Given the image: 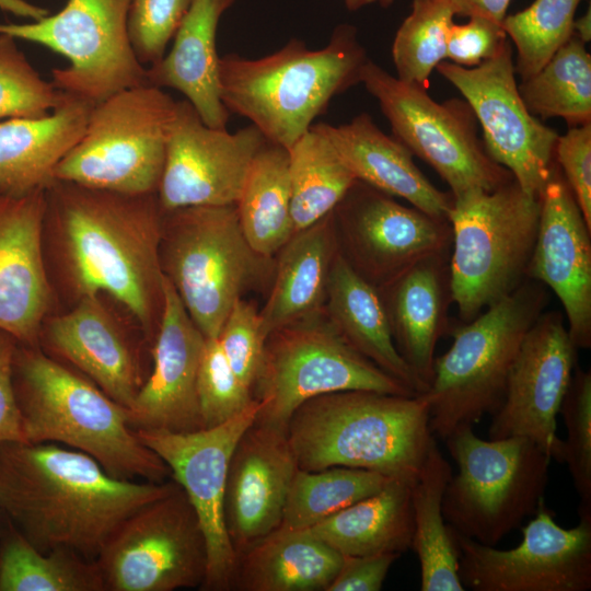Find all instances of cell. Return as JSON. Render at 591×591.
<instances>
[{
  "instance_id": "cell-1",
  "label": "cell",
  "mask_w": 591,
  "mask_h": 591,
  "mask_svg": "<svg viewBox=\"0 0 591 591\" xmlns=\"http://www.w3.org/2000/svg\"><path fill=\"white\" fill-rule=\"evenodd\" d=\"M44 230L57 266L79 300L107 293L151 337L163 306L157 194L125 195L56 179L46 189Z\"/></svg>"
},
{
  "instance_id": "cell-2",
  "label": "cell",
  "mask_w": 591,
  "mask_h": 591,
  "mask_svg": "<svg viewBox=\"0 0 591 591\" xmlns=\"http://www.w3.org/2000/svg\"><path fill=\"white\" fill-rule=\"evenodd\" d=\"M173 485L114 477L54 442H0V514L44 553L66 548L95 560L127 518Z\"/></svg>"
},
{
  "instance_id": "cell-3",
  "label": "cell",
  "mask_w": 591,
  "mask_h": 591,
  "mask_svg": "<svg viewBox=\"0 0 591 591\" xmlns=\"http://www.w3.org/2000/svg\"><path fill=\"white\" fill-rule=\"evenodd\" d=\"M12 385L25 442L81 451L121 479L171 477L169 466L129 427L127 409L39 346L16 344Z\"/></svg>"
},
{
  "instance_id": "cell-4",
  "label": "cell",
  "mask_w": 591,
  "mask_h": 591,
  "mask_svg": "<svg viewBox=\"0 0 591 591\" xmlns=\"http://www.w3.org/2000/svg\"><path fill=\"white\" fill-rule=\"evenodd\" d=\"M298 467L368 470L414 483L436 440L424 394L339 391L300 405L286 426Z\"/></svg>"
},
{
  "instance_id": "cell-5",
  "label": "cell",
  "mask_w": 591,
  "mask_h": 591,
  "mask_svg": "<svg viewBox=\"0 0 591 591\" xmlns=\"http://www.w3.org/2000/svg\"><path fill=\"white\" fill-rule=\"evenodd\" d=\"M368 60L350 24H339L321 49L292 38L257 59L224 55L219 59L221 101L230 114L251 120L267 142L288 150L334 96L361 83Z\"/></svg>"
},
{
  "instance_id": "cell-6",
  "label": "cell",
  "mask_w": 591,
  "mask_h": 591,
  "mask_svg": "<svg viewBox=\"0 0 591 591\" xmlns=\"http://www.w3.org/2000/svg\"><path fill=\"white\" fill-rule=\"evenodd\" d=\"M547 301L546 287L526 278L472 321L449 329L452 344L434 358L422 393L434 437L444 440L457 427L474 426L498 409L514 358Z\"/></svg>"
},
{
  "instance_id": "cell-7",
  "label": "cell",
  "mask_w": 591,
  "mask_h": 591,
  "mask_svg": "<svg viewBox=\"0 0 591 591\" xmlns=\"http://www.w3.org/2000/svg\"><path fill=\"white\" fill-rule=\"evenodd\" d=\"M161 266L193 322L217 338L236 300L274 273L241 228L235 205L164 211Z\"/></svg>"
},
{
  "instance_id": "cell-8",
  "label": "cell",
  "mask_w": 591,
  "mask_h": 591,
  "mask_svg": "<svg viewBox=\"0 0 591 591\" xmlns=\"http://www.w3.org/2000/svg\"><path fill=\"white\" fill-rule=\"evenodd\" d=\"M540 210V197L525 193L515 179L490 192L453 196L448 215L450 282L452 302L464 323L526 279Z\"/></svg>"
},
{
  "instance_id": "cell-9",
  "label": "cell",
  "mask_w": 591,
  "mask_h": 591,
  "mask_svg": "<svg viewBox=\"0 0 591 591\" xmlns=\"http://www.w3.org/2000/svg\"><path fill=\"white\" fill-rule=\"evenodd\" d=\"M444 441L457 466L443 495L444 520L459 534L496 546L536 512L552 457L526 438L485 440L470 425Z\"/></svg>"
},
{
  "instance_id": "cell-10",
  "label": "cell",
  "mask_w": 591,
  "mask_h": 591,
  "mask_svg": "<svg viewBox=\"0 0 591 591\" xmlns=\"http://www.w3.org/2000/svg\"><path fill=\"white\" fill-rule=\"evenodd\" d=\"M176 101L142 84L94 104L80 141L55 179L125 195L157 194Z\"/></svg>"
},
{
  "instance_id": "cell-11",
  "label": "cell",
  "mask_w": 591,
  "mask_h": 591,
  "mask_svg": "<svg viewBox=\"0 0 591 591\" xmlns=\"http://www.w3.org/2000/svg\"><path fill=\"white\" fill-rule=\"evenodd\" d=\"M417 395L355 350L324 310L271 333L251 387L256 419L286 427L304 402L339 391Z\"/></svg>"
},
{
  "instance_id": "cell-12",
  "label": "cell",
  "mask_w": 591,
  "mask_h": 591,
  "mask_svg": "<svg viewBox=\"0 0 591 591\" xmlns=\"http://www.w3.org/2000/svg\"><path fill=\"white\" fill-rule=\"evenodd\" d=\"M361 83L378 101L394 138L430 165L453 196L490 192L514 179L487 153L465 100L439 103L427 90L401 81L370 59Z\"/></svg>"
},
{
  "instance_id": "cell-13",
  "label": "cell",
  "mask_w": 591,
  "mask_h": 591,
  "mask_svg": "<svg viewBox=\"0 0 591 591\" xmlns=\"http://www.w3.org/2000/svg\"><path fill=\"white\" fill-rule=\"evenodd\" d=\"M131 0H68L62 10L27 23H0V33L43 45L69 60L51 70L54 85L97 104L147 83L127 31Z\"/></svg>"
},
{
  "instance_id": "cell-14",
  "label": "cell",
  "mask_w": 591,
  "mask_h": 591,
  "mask_svg": "<svg viewBox=\"0 0 591 591\" xmlns=\"http://www.w3.org/2000/svg\"><path fill=\"white\" fill-rule=\"evenodd\" d=\"M95 561L104 591L200 589L207 544L183 488L174 480L166 494L127 518Z\"/></svg>"
},
{
  "instance_id": "cell-15",
  "label": "cell",
  "mask_w": 591,
  "mask_h": 591,
  "mask_svg": "<svg viewBox=\"0 0 591 591\" xmlns=\"http://www.w3.org/2000/svg\"><path fill=\"white\" fill-rule=\"evenodd\" d=\"M521 526L517 547L499 549L465 537L451 528L459 554V577L474 591H589L591 589V519L571 529L555 521L543 499ZM449 526V525H448Z\"/></svg>"
},
{
  "instance_id": "cell-16",
  "label": "cell",
  "mask_w": 591,
  "mask_h": 591,
  "mask_svg": "<svg viewBox=\"0 0 591 591\" xmlns=\"http://www.w3.org/2000/svg\"><path fill=\"white\" fill-rule=\"evenodd\" d=\"M436 70L471 106L490 158L507 169L525 193L540 197L555 162L559 135L526 108L515 81L510 40L476 67L441 61Z\"/></svg>"
},
{
  "instance_id": "cell-17",
  "label": "cell",
  "mask_w": 591,
  "mask_h": 591,
  "mask_svg": "<svg viewBox=\"0 0 591 591\" xmlns=\"http://www.w3.org/2000/svg\"><path fill=\"white\" fill-rule=\"evenodd\" d=\"M259 409L260 403L255 399L225 422L190 432L135 431L169 466L171 477L196 511L207 544L204 591H229L232 587L237 556L224 524L225 480L233 449Z\"/></svg>"
},
{
  "instance_id": "cell-18",
  "label": "cell",
  "mask_w": 591,
  "mask_h": 591,
  "mask_svg": "<svg viewBox=\"0 0 591 591\" xmlns=\"http://www.w3.org/2000/svg\"><path fill=\"white\" fill-rule=\"evenodd\" d=\"M343 255L376 289L429 256L451 251L448 219L356 181L334 209Z\"/></svg>"
},
{
  "instance_id": "cell-19",
  "label": "cell",
  "mask_w": 591,
  "mask_h": 591,
  "mask_svg": "<svg viewBox=\"0 0 591 591\" xmlns=\"http://www.w3.org/2000/svg\"><path fill=\"white\" fill-rule=\"evenodd\" d=\"M266 142L253 125L232 134L206 125L187 100L176 102L157 192L162 210L235 205L252 161Z\"/></svg>"
},
{
  "instance_id": "cell-20",
  "label": "cell",
  "mask_w": 591,
  "mask_h": 591,
  "mask_svg": "<svg viewBox=\"0 0 591 591\" xmlns=\"http://www.w3.org/2000/svg\"><path fill=\"white\" fill-rule=\"evenodd\" d=\"M577 364V349L559 312L542 313L525 335L491 415L489 439L526 438L563 464L557 415Z\"/></svg>"
},
{
  "instance_id": "cell-21",
  "label": "cell",
  "mask_w": 591,
  "mask_h": 591,
  "mask_svg": "<svg viewBox=\"0 0 591 591\" xmlns=\"http://www.w3.org/2000/svg\"><path fill=\"white\" fill-rule=\"evenodd\" d=\"M540 220L526 278L560 301L576 349L591 347V230L554 162L540 194Z\"/></svg>"
},
{
  "instance_id": "cell-22",
  "label": "cell",
  "mask_w": 591,
  "mask_h": 591,
  "mask_svg": "<svg viewBox=\"0 0 591 591\" xmlns=\"http://www.w3.org/2000/svg\"><path fill=\"white\" fill-rule=\"evenodd\" d=\"M206 337L163 278V306L152 346V367L127 420L134 431L190 432L204 429L197 378Z\"/></svg>"
},
{
  "instance_id": "cell-23",
  "label": "cell",
  "mask_w": 591,
  "mask_h": 591,
  "mask_svg": "<svg viewBox=\"0 0 591 591\" xmlns=\"http://www.w3.org/2000/svg\"><path fill=\"white\" fill-rule=\"evenodd\" d=\"M298 468L286 427L255 419L242 433L229 462L223 501L236 556L280 526Z\"/></svg>"
},
{
  "instance_id": "cell-24",
  "label": "cell",
  "mask_w": 591,
  "mask_h": 591,
  "mask_svg": "<svg viewBox=\"0 0 591 591\" xmlns=\"http://www.w3.org/2000/svg\"><path fill=\"white\" fill-rule=\"evenodd\" d=\"M46 190L0 193V331L38 346L53 292L44 246Z\"/></svg>"
},
{
  "instance_id": "cell-25",
  "label": "cell",
  "mask_w": 591,
  "mask_h": 591,
  "mask_svg": "<svg viewBox=\"0 0 591 591\" xmlns=\"http://www.w3.org/2000/svg\"><path fill=\"white\" fill-rule=\"evenodd\" d=\"M38 346L126 409L148 378L141 347L117 323L100 294L82 297L70 311L45 321Z\"/></svg>"
},
{
  "instance_id": "cell-26",
  "label": "cell",
  "mask_w": 591,
  "mask_h": 591,
  "mask_svg": "<svg viewBox=\"0 0 591 591\" xmlns=\"http://www.w3.org/2000/svg\"><path fill=\"white\" fill-rule=\"evenodd\" d=\"M449 259L450 252L424 258L378 289L395 346L427 390L436 346L450 329Z\"/></svg>"
},
{
  "instance_id": "cell-27",
  "label": "cell",
  "mask_w": 591,
  "mask_h": 591,
  "mask_svg": "<svg viewBox=\"0 0 591 591\" xmlns=\"http://www.w3.org/2000/svg\"><path fill=\"white\" fill-rule=\"evenodd\" d=\"M332 143L355 178L440 219H448L451 192L438 189L419 170L409 150L385 135L367 113L339 126L313 124Z\"/></svg>"
},
{
  "instance_id": "cell-28",
  "label": "cell",
  "mask_w": 591,
  "mask_h": 591,
  "mask_svg": "<svg viewBox=\"0 0 591 591\" xmlns=\"http://www.w3.org/2000/svg\"><path fill=\"white\" fill-rule=\"evenodd\" d=\"M235 0H192L167 55L146 67L147 83L185 95L202 121L227 128L230 113L220 94L217 30L222 14Z\"/></svg>"
},
{
  "instance_id": "cell-29",
  "label": "cell",
  "mask_w": 591,
  "mask_h": 591,
  "mask_svg": "<svg viewBox=\"0 0 591 591\" xmlns=\"http://www.w3.org/2000/svg\"><path fill=\"white\" fill-rule=\"evenodd\" d=\"M93 105L66 93L45 116L0 121V193L46 190L58 163L82 138Z\"/></svg>"
},
{
  "instance_id": "cell-30",
  "label": "cell",
  "mask_w": 591,
  "mask_h": 591,
  "mask_svg": "<svg viewBox=\"0 0 591 591\" xmlns=\"http://www.w3.org/2000/svg\"><path fill=\"white\" fill-rule=\"evenodd\" d=\"M338 251L334 211L297 231L279 250L271 290L259 311L266 338L324 310L328 277Z\"/></svg>"
},
{
  "instance_id": "cell-31",
  "label": "cell",
  "mask_w": 591,
  "mask_h": 591,
  "mask_svg": "<svg viewBox=\"0 0 591 591\" xmlns=\"http://www.w3.org/2000/svg\"><path fill=\"white\" fill-rule=\"evenodd\" d=\"M324 312L340 336L359 354L416 394L427 387L398 352L379 290L340 251L334 257Z\"/></svg>"
},
{
  "instance_id": "cell-32",
  "label": "cell",
  "mask_w": 591,
  "mask_h": 591,
  "mask_svg": "<svg viewBox=\"0 0 591 591\" xmlns=\"http://www.w3.org/2000/svg\"><path fill=\"white\" fill-rule=\"evenodd\" d=\"M341 563L314 536L277 529L237 555L231 590L326 591Z\"/></svg>"
},
{
  "instance_id": "cell-33",
  "label": "cell",
  "mask_w": 591,
  "mask_h": 591,
  "mask_svg": "<svg viewBox=\"0 0 591 591\" xmlns=\"http://www.w3.org/2000/svg\"><path fill=\"white\" fill-rule=\"evenodd\" d=\"M412 484L392 479L380 491L300 531L343 556L402 555L410 548L414 533Z\"/></svg>"
},
{
  "instance_id": "cell-34",
  "label": "cell",
  "mask_w": 591,
  "mask_h": 591,
  "mask_svg": "<svg viewBox=\"0 0 591 591\" xmlns=\"http://www.w3.org/2000/svg\"><path fill=\"white\" fill-rule=\"evenodd\" d=\"M437 440L412 484L414 533L410 548L420 567L421 591H463L459 554L442 512V500L452 476Z\"/></svg>"
},
{
  "instance_id": "cell-35",
  "label": "cell",
  "mask_w": 591,
  "mask_h": 591,
  "mask_svg": "<svg viewBox=\"0 0 591 591\" xmlns=\"http://www.w3.org/2000/svg\"><path fill=\"white\" fill-rule=\"evenodd\" d=\"M288 164V150L266 142L254 157L235 204L246 240L267 257L296 233Z\"/></svg>"
},
{
  "instance_id": "cell-36",
  "label": "cell",
  "mask_w": 591,
  "mask_h": 591,
  "mask_svg": "<svg viewBox=\"0 0 591 591\" xmlns=\"http://www.w3.org/2000/svg\"><path fill=\"white\" fill-rule=\"evenodd\" d=\"M0 591H104L95 560L66 548L44 553L0 514Z\"/></svg>"
},
{
  "instance_id": "cell-37",
  "label": "cell",
  "mask_w": 591,
  "mask_h": 591,
  "mask_svg": "<svg viewBox=\"0 0 591 591\" xmlns=\"http://www.w3.org/2000/svg\"><path fill=\"white\" fill-rule=\"evenodd\" d=\"M288 157L297 232L333 212L357 179L313 125L288 149Z\"/></svg>"
},
{
  "instance_id": "cell-38",
  "label": "cell",
  "mask_w": 591,
  "mask_h": 591,
  "mask_svg": "<svg viewBox=\"0 0 591 591\" xmlns=\"http://www.w3.org/2000/svg\"><path fill=\"white\" fill-rule=\"evenodd\" d=\"M519 93L531 114L563 118L569 127L591 123V56L575 35L533 76Z\"/></svg>"
},
{
  "instance_id": "cell-39",
  "label": "cell",
  "mask_w": 591,
  "mask_h": 591,
  "mask_svg": "<svg viewBox=\"0 0 591 591\" xmlns=\"http://www.w3.org/2000/svg\"><path fill=\"white\" fill-rule=\"evenodd\" d=\"M393 478L345 466L318 471L298 468L278 529L305 530L329 515L383 489Z\"/></svg>"
},
{
  "instance_id": "cell-40",
  "label": "cell",
  "mask_w": 591,
  "mask_h": 591,
  "mask_svg": "<svg viewBox=\"0 0 591 591\" xmlns=\"http://www.w3.org/2000/svg\"><path fill=\"white\" fill-rule=\"evenodd\" d=\"M453 18L450 0H413L392 45L396 78L429 89L432 71L447 59V32Z\"/></svg>"
},
{
  "instance_id": "cell-41",
  "label": "cell",
  "mask_w": 591,
  "mask_h": 591,
  "mask_svg": "<svg viewBox=\"0 0 591 591\" xmlns=\"http://www.w3.org/2000/svg\"><path fill=\"white\" fill-rule=\"evenodd\" d=\"M581 0H535L501 25L517 49L514 71L521 81L537 72L572 35Z\"/></svg>"
},
{
  "instance_id": "cell-42",
  "label": "cell",
  "mask_w": 591,
  "mask_h": 591,
  "mask_svg": "<svg viewBox=\"0 0 591 591\" xmlns=\"http://www.w3.org/2000/svg\"><path fill=\"white\" fill-rule=\"evenodd\" d=\"M65 96L33 68L16 38L0 33V121L45 116Z\"/></svg>"
},
{
  "instance_id": "cell-43",
  "label": "cell",
  "mask_w": 591,
  "mask_h": 591,
  "mask_svg": "<svg viewBox=\"0 0 591 591\" xmlns=\"http://www.w3.org/2000/svg\"><path fill=\"white\" fill-rule=\"evenodd\" d=\"M559 413L566 427L563 464L579 496V518L591 519V372L577 364Z\"/></svg>"
},
{
  "instance_id": "cell-44",
  "label": "cell",
  "mask_w": 591,
  "mask_h": 591,
  "mask_svg": "<svg viewBox=\"0 0 591 591\" xmlns=\"http://www.w3.org/2000/svg\"><path fill=\"white\" fill-rule=\"evenodd\" d=\"M204 429L218 426L246 409L255 399L230 367L217 338H207L197 378Z\"/></svg>"
},
{
  "instance_id": "cell-45",
  "label": "cell",
  "mask_w": 591,
  "mask_h": 591,
  "mask_svg": "<svg viewBox=\"0 0 591 591\" xmlns=\"http://www.w3.org/2000/svg\"><path fill=\"white\" fill-rule=\"evenodd\" d=\"M192 0H131L127 31L138 61L152 66L163 58Z\"/></svg>"
},
{
  "instance_id": "cell-46",
  "label": "cell",
  "mask_w": 591,
  "mask_h": 591,
  "mask_svg": "<svg viewBox=\"0 0 591 591\" xmlns=\"http://www.w3.org/2000/svg\"><path fill=\"white\" fill-rule=\"evenodd\" d=\"M217 339L236 376L251 390L266 341L259 311L243 298L236 300Z\"/></svg>"
},
{
  "instance_id": "cell-47",
  "label": "cell",
  "mask_w": 591,
  "mask_h": 591,
  "mask_svg": "<svg viewBox=\"0 0 591 591\" xmlns=\"http://www.w3.org/2000/svg\"><path fill=\"white\" fill-rule=\"evenodd\" d=\"M554 161L591 230V123L569 127L558 136Z\"/></svg>"
},
{
  "instance_id": "cell-48",
  "label": "cell",
  "mask_w": 591,
  "mask_h": 591,
  "mask_svg": "<svg viewBox=\"0 0 591 591\" xmlns=\"http://www.w3.org/2000/svg\"><path fill=\"white\" fill-rule=\"evenodd\" d=\"M508 39L501 23L487 18L471 16L464 24L452 22L447 32V58L473 68L491 58Z\"/></svg>"
},
{
  "instance_id": "cell-49",
  "label": "cell",
  "mask_w": 591,
  "mask_h": 591,
  "mask_svg": "<svg viewBox=\"0 0 591 591\" xmlns=\"http://www.w3.org/2000/svg\"><path fill=\"white\" fill-rule=\"evenodd\" d=\"M399 556L396 553L343 556L341 566L326 591H379Z\"/></svg>"
},
{
  "instance_id": "cell-50",
  "label": "cell",
  "mask_w": 591,
  "mask_h": 591,
  "mask_svg": "<svg viewBox=\"0 0 591 591\" xmlns=\"http://www.w3.org/2000/svg\"><path fill=\"white\" fill-rule=\"evenodd\" d=\"M16 340L0 331V442L24 441L12 385V360Z\"/></svg>"
},
{
  "instance_id": "cell-51",
  "label": "cell",
  "mask_w": 591,
  "mask_h": 591,
  "mask_svg": "<svg viewBox=\"0 0 591 591\" xmlns=\"http://www.w3.org/2000/svg\"><path fill=\"white\" fill-rule=\"evenodd\" d=\"M511 0H450L454 15L483 16L502 23Z\"/></svg>"
},
{
  "instance_id": "cell-52",
  "label": "cell",
  "mask_w": 591,
  "mask_h": 591,
  "mask_svg": "<svg viewBox=\"0 0 591 591\" xmlns=\"http://www.w3.org/2000/svg\"><path fill=\"white\" fill-rule=\"evenodd\" d=\"M0 10L31 21L40 20L49 14L47 9L25 0H0Z\"/></svg>"
},
{
  "instance_id": "cell-53",
  "label": "cell",
  "mask_w": 591,
  "mask_h": 591,
  "mask_svg": "<svg viewBox=\"0 0 591 591\" xmlns=\"http://www.w3.org/2000/svg\"><path fill=\"white\" fill-rule=\"evenodd\" d=\"M572 35L578 37L584 44L591 40V11L590 5L588 11L580 18L573 20Z\"/></svg>"
},
{
  "instance_id": "cell-54",
  "label": "cell",
  "mask_w": 591,
  "mask_h": 591,
  "mask_svg": "<svg viewBox=\"0 0 591 591\" xmlns=\"http://www.w3.org/2000/svg\"><path fill=\"white\" fill-rule=\"evenodd\" d=\"M348 10L356 11L370 4H379L383 8L391 5L394 0H344Z\"/></svg>"
}]
</instances>
